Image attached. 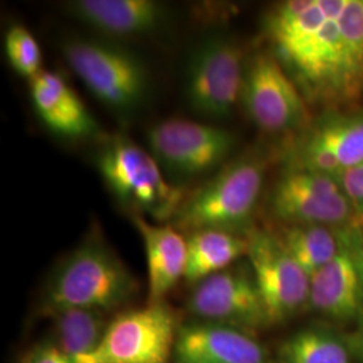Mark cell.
Wrapping results in <instances>:
<instances>
[{"label": "cell", "mask_w": 363, "mask_h": 363, "mask_svg": "<svg viewBox=\"0 0 363 363\" xmlns=\"http://www.w3.org/2000/svg\"><path fill=\"white\" fill-rule=\"evenodd\" d=\"M273 55L304 99L355 101L363 91V0H288L268 13Z\"/></svg>", "instance_id": "cell-1"}, {"label": "cell", "mask_w": 363, "mask_h": 363, "mask_svg": "<svg viewBox=\"0 0 363 363\" xmlns=\"http://www.w3.org/2000/svg\"><path fill=\"white\" fill-rule=\"evenodd\" d=\"M136 289L125 264L103 234L91 230L52 273L39 311L45 316L74 307L109 312L127 304Z\"/></svg>", "instance_id": "cell-2"}, {"label": "cell", "mask_w": 363, "mask_h": 363, "mask_svg": "<svg viewBox=\"0 0 363 363\" xmlns=\"http://www.w3.org/2000/svg\"><path fill=\"white\" fill-rule=\"evenodd\" d=\"M96 166L117 201L132 214L159 223L174 218L184 190L167 179L155 157L130 139L118 135L100 148Z\"/></svg>", "instance_id": "cell-3"}, {"label": "cell", "mask_w": 363, "mask_h": 363, "mask_svg": "<svg viewBox=\"0 0 363 363\" xmlns=\"http://www.w3.org/2000/svg\"><path fill=\"white\" fill-rule=\"evenodd\" d=\"M265 164L255 156L226 163L208 181L184 196L172 226L186 232L218 229L232 232L250 220L264 183Z\"/></svg>", "instance_id": "cell-4"}, {"label": "cell", "mask_w": 363, "mask_h": 363, "mask_svg": "<svg viewBox=\"0 0 363 363\" xmlns=\"http://www.w3.org/2000/svg\"><path fill=\"white\" fill-rule=\"evenodd\" d=\"M62 54L88 91L113 112L128 115L143 104L148 74L143 62L125 48L81 37L67 39Z\"/></svg>", "instance_id": "cell-5"}, {"label": "cell", "mask_w": 363, "mask_h": 363, "mask_svg": "<svg viewBox=\"0 0 363 363\" xmlns=\"http://www.w3.org/2000/svg\"><path fill=\"white\" fill-rule=\"evenodd\" d=\"M150 154L175 182L205 177L222 166L233 151L230 130L187 118H166L147 132Z\"/></svg>", "instance_id": "cell-6"}, {"label": "cell", "mask_w": 363, "mask_h": 363, "mask_svg": "<svg viewBox=\"0 0 363 363\" xmlns=\"http://www.w3.org/2000/svg\"><path fill=\"white\" fill-rule=\"evenodd\" d=\"M244 50L237 40L213 34L191 52L186 76V96L199 116L222 120L241 100L245 78Z\"/></svg>", "instance_id": "cell-7"}, {"label": "cell", "mask_w": 363, "mask_h": 363, "mask_svg": "<svg viewBox=\"0 0 363 363\" xmlns=\"http://www.w3.org/2000/svg\"><path fill=\"white\" fill-rule=\"evenodd\" d=\"M178 322L164 303L123 312L109 322L99 349L73 363H169Z\"/></svg>", "instance_id": "cell-8"}, {"label": "cell", "mask_w": 363, "mask_h": 363, "mask_svg": "<svg viewBox=\"0 0 363 363\" xmlns=\"http://www.w3.org/2000/svg\"><path fill=\"white\" fill-rule=\"evenodd\" d=\"M241 100L264 132L286 133L307 125L306 99L272 52H259L247 61Z\"/></svg>", "instance_id": "cell-9"}, {"label": "cell", "mask_w": 363, "mask_h": 363, "mask_svg": "<svg viewBox=\"0 0 363 363\" xmlns=\"http://www.w3.org/2000/svg\"><path fill=\"white\" fill-rule=\"evenodd\" d=\"M273 216L286 225H325L346 228L359 218L334 178L289 169L271 194Z\"/></svg>", "instance_id": "cell-10"}, {"label": "cell", "mask_w": 363, "mask_h": 363, "mask_svg": "<svg viewBox=\"0 0 363 363\" xmlns=\"http://www.w3.org/2000/svg\"><path fill=\"white\" fill-rule=\"evenodd\" d=\"M186 308L198 320L247 333L272 325L250 264L229 267L195 284Z\"/></svg>", "instance_id": "cell-11"}, {"label": "cell", "mask_w": 363, "mask_h": 363, "mask_svg": "<svg viewBox=\"0 0 363 363\" xmlns=\"http://www.w3.org/2000/svg\"><path fill=\"white\" fill-rule=\"evenodd\" d=\"M247 256L271 322L279 323L308 306L310 276L289 255L277 234H247Z\"/></svg>", "instance_id": "cell-12"}, {"label": "cell", "mask_w": 363, "mask_h": 363, "mask_svg": "<svg viewBox=\"0 0 363 363\" xmlns=\"http://www.w3.org/2000/svg\"><path fill=\"white\" fill-rule=\"evenodd\" d=\"M363 162V111L328 112L307 128L295 144L291 169L337 178Z\"/></svg>", "instance_id": "cell-13"}, {"label": "cell", "mask_w": 363, "mask_h": 363, "mask_svg": "<svg viewBox=\"0 0 363 363\" xmlns=\"http://www.w3.org/2000/svg\"><path fill=\"white\" fill-rule=\"evenodd\" d=\"M308 306L339 322L362 316V229L355 223L346 228L337 256L310 277Z\"/></svg>", "instance_id": "cell-14"}, {"label": "cell", "mask_w": 363, "mask_h": 363, "mask_svg": "<svg viewBox=\"0 0 363 363\" xmlns=\"http://www.w3.org/2000/svg\"><path fill=\"white\" fill-rule=\"evenodd\" d=\"M174 363H267V350L250 333L195 320L179 325Z\"/></svg>", "instance_id": "cell-15"}, {"label": "cell", "mask_w": 363, "mask_h": 363, "mask_svg": "<svg viewBox=\"0 0 363 363\" xmlns=\"http://www.w3.org/2000/svg\"><path fill=\"white\" fill-rule=\"evenodd\" d=\"M30 93L39 118L55 135L85 139L99 132L89 109L61 74L42 70L30 79Z\"/></svg>", "instance_id": "cell-16"}, {"label": "cell", "mask_w": 363, "mask_h": 363, "mask_svg": "<svg viewBox=\"0 0 363 363\" xmlns=\"http://www.w3.org/2000/svg\"><path fill=\"white\" fill-rule=\"evenodd\" d=\"M66 10L109 37L148 34L167 18V7L155 0H76L69 1Z\"/></svg>", "instance_id": "cell-17"}, {"label": "cell", "mask_w": 363, "mask_h": 363, "mask_svg": "<svg viewBox=\"0 0 363 363\" xmlns=\"http://www.w3.org/2000/svg\"><path fill=\"white\" fill-rule=\"evenodd\" d=\"M130 220L142 235L148 265V301L163 303V298L184 277L187 241L177 228L152 223L143 216L132 214Z\"/></svg>", "instance_id": "cell-18"}, {"label": "cell", "mask_w": 363, "mask_h": 363, "mask_svg": "<svg viewBox=\"0 0 363 363\" xmlns=\"http://www.w3.org/2000/svg\"><path fill=\"white\" fill-rule=\"evenodd\" d=\"M184 280L198 284L208 276L228 269L247 255V240L232 232L202 229L189 234Z\"/></svg>", "instance_id": "cell-19"}, {"label": "cell", "mask_w": 363, "mask_h": 363, "mask_svg": "<svg viewBox=\"0 0 363 363\" xmlns=\"http://www.w3.org/2000/svg\"><path fill=\"white\" fill-rule=\"evenodd\" d=\"M346 228L286 225L277 235L301 269L311 277L337 256L343 244Z\"/></svg>", "instance_id": "cell-20"}, {"label": "cell", "mask_w": 363, "mask_h": 363, "mask_svg": "<svg viewBox=\"0 0 363 363\" xmlns=\"http://www.w3.org/2000/svg\"><path fill=\"white\" fill-rule=\"evenodd\" d=\"M106 312L91 308H65L48 315L52 320L55 345L72 361L97 350L109 322Z\"/></svg>", "instance_id": "cell-21"}, {"label": "cell", "mask_w": 363, "mask_h": 363, "mask_svg": "<svg viewBox=\"0 0 363 363\" xmlns=\"http://www.w3.org/2000/svg\"><path fill=\"white\" fill-rule=\"evenodd\" d=\"M280 363H351L350 347L335 333L307 327L286 337L279 349Z\"/></svg>", "instance_id": "cell-22"}, {"label": "cell", "mask_w": 363, "mask_h": 363, "mask_svg": "<svg viewBox=\"0 0 363 363\" xmlns=\"http://www.w3.org/2000/svg\"><path fill=\"white\" fill-rule=\"evenodd\" d=\"M6 55L13 70L28 81L43 70L38 40L25 26L13 25L7 30Z\"/></svg>", "instance_id": "cell-23"}, {"label": "cell", "mask_w": 363, "mask_h": 363, "mask_svg": "<svg viewBox=\"0 0 363 363\" xmlns=\"http://www.w3.org/2000/svg\"><path fill=\"white\" fill-rule=\"evenodd\" d=\"M335 181L355 213L363 217V162L337 175Z\"/></svg>", "instance_id": "cell-24"}, {"label": "cell", "mask_w": 363, "mask_h": 363, "mask_svg": "<svg viewBox=\"0 0 363 363\" xmlns=\"http://www.w3.org/2000/svg\"><path fill=\"white\" fill-rule=\"evenodd\" d=\"M21 363H73L52 342H43L31 347L23 355Z\"/></svg>", "instance_id": "cell-25"}, {"label": "cell", "mask_w": 363, "mask_h": 363, "mask_svg": "<svg viewBox=\"0 0 363 363\" xmlns=\"http://www.w3.org/2000/svg\"><path fill=\"white\" fill-rule=\"evenodd\" d=\"M362 255H363V228H362Z\"/></svg>", "instance_id": "cell-26"}, {"label": "cell", "mask_w": 363, "mask_h": 363, "mask_svg": "<svg viewBox=\"0 0 363 363\" xmlns=\"http://www.w3.org/2000/svg\"><path fill=\"white\" fill-rule=\"evenodd\" d=\"M362 318H363V312H362ZM362 346H363V337H362Z\"/></svg>", "instance_id": "cell-27"}]
</instances>
